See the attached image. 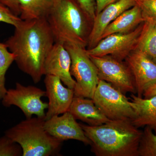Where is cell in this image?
I'll list each match as a JSON object with an SVG mask.
<instances>
[{"instance_id": "6da1fadb", "label": "cell", "mask_w": 156, "mask_h": 156, "mask_svg": "<svg viewBox=\"0 0 156 156\" xmlns=\"http://www.w3.org/2000/svg\"><path fill=\"white\" fill-rule=\"evenodd\" d=\"M14 27L13 35L5 44L19 69L37 83L44 76L45 58L55 43L48 20H22Z\"/></svg>"}, {"instance_id": "7a4b0ae2", "label": "cell", "mask_w": 156, "mask_h": 156, "mask_svg": "<svg viewBox=\"0 0 156 156\" xmlns=\"http://www.w3.org/2000/svg\"><path fill=\"white\" fill-rule=\"evenodd\" d=\"M80 125L96 156H138L143 131L131 120H110L96 126Z\"/></svg>"}, {"instance_id": "3957f363", "label": "cell", "mask_w": 156, "mask_h": 156, "mask_svg": "<svg viewBox=\"0 0 156 156\" xmlns=\"http://www.w3.org/2000/svg\"><path fill=\"white\" fill-rule=\"evenodd\" d=\"M47 20L55 43L87 48L93 21L75 0H61Z\"/></svg>"}, {"instance_id": "277c9868", "label": "cell", "mask_w": 156, "mask_h": 156, "mask_svg": "<svg viewBox=\"0 0 156 156\" xmlns=\"http://www.w3.org/2000/svg\"><path fill=\"white\" fill-rule=\"evenodd\" d=\"M44 118H26L6 131L5 135L17 143L23 156H50L58 154L62 145L46 131Z\"/></svg>"}, {"instance_id": "5b68a950", "label": "cell", "mask_w": 156, "mask_h": 156, "mask_svg": "<svg viewBox=\"0 0 156 156\" xmlns=\"http://www.w3.org/2000/svg\"><path fill=\"white\" fill-rule=\"evenodd\" d=\"M71 58L70 73L76 79L74 96L92 99L99 81L97 68L87 49L73 44H65Z\"/></svg>"}, {"instance_id": "8992f818", "label": "cell", "mask_w": 156, "mask_h": 156, "mask_svg": "<svg viewBox=\"0 0 156 156\" xmlns=\"http://www.w3.org/2000/svg\"><path fill=\"white\" fill-rule=\"evenodd\" d=\"M92 100L110 120H132L135 113L130 99L106 81L99 80Z\"/></svg>"}, {"instance_id": "52a82bcc", "label": "cell", "mask_w": 156, "mask_h": 156, "mask_svg": "<svg viewBox=\"0 0 156 156\" xmlns=\"http://www.w3.org/2000/svg\"><path fill=\"white\" fill-rule=\"evenodd\" d=\"M46 96V91L34 87L23 86L19 83L15 89L7 90L2 98L4 106L11 105L19 108L26 118H30L33 115L44 119L45 110L48 108V103L42 101V97Z\"/></svg>"}, {"instance_id": "ba28073f", "label": "cell", "mask_w": 156, "mask_h": 156, "mask_svg": "<svg viewBox=\"0 0 156 156\" xmlns=\"http://www.w3.org/2000/svg\"><path fill=\"white\" fill-rule=\"evenodd\" d=\"M99 80L106 81L124 94H136L134 78L127 63L111 56H90Z\"/></svg>"}, {"instance_id": "9c48e42d", "label": "cell", "mask_w": 156, "mask_h": 156, "mask_svg": "<svg viewBox=\"0 0 156 156\" xmlns=\"http://www.w3.org/2000/svg\"><path fill=\"white\" fill-rule=\"evenodd\" d=\"M143 24L128 33L114 34L108 36L101 39L94 48L87 49V53L89 56H111L122 61L134 50L142 30Z\"/></svg>"}, {"instance_id": "30bf717a", "label": "cell", "mask_w": 156, "mask_h": 156, "mask_svg": "<svg viewBox=\"0 0 156 156\" xmlns=\"http://www.w3.org/2000/svg\"><path fill=\"white\" fill-rule=\"evenodd\" d=\"M126 59L134 78L137 96L143 97L144 91L156 82V64L144 53L135 50Z\"/></svg>"}, {"instance_id": "8fae6325", "label": "cell", "mask_w": 156, "mask_h": 156, "mask_svg": "<svg viewBox=\"0 0 156 156\" xmlns=\"http://www.w3.org/2000/svg\"><path fill=\"white\" fill-rule=\"evenodd\" d=\"M44 83L46 96L49 100L45 121L68 111L74 97V92L73 89L64 87L61 80L56 76L45 75Z\"/></svg>"}, {"instance_id": "7c38bea8", "label": "cell", "mask_w": 156, "mask_h": 156, "mask_svg": "<svg viewBox=\"0 0 156 156\" xmlns=\"http://www.w3.org/2000/svg\"><path fill=\"white\" fill-rule=\"evenodd\" d=\"M44 128L50 135L62 142L75 140L86 145L91 144L80 125L69 112H66L60 116L55 115L45 120Z\"/></svg>"}, {"instance_id": "4fadbf2b", "label": "cell", "mask_w": 156, "mask_h": 156, "mask_svg": "<svg viewBox=\"0 0 156 156\" xmlns=\"http://www.w3.org/2000/svg\"><path fill=\"white\" fill-rule=\"evenodd\" d=\"M71 58L63 44L55 43L45 58L44 75L56 76L66 87L74 89L76 84L70 73Z\"/></svg>"}, {"instance_id": "5bb4252c", "label": "cell", "mask_w": 156, "mask_h": 156, "mask_svg": "<svg viewBox=\"0 0 156 156\" xmlns=\"http://www.w3.org/2000/svg\"><path fill=\"white\" fill-rule=\"evenodd\" d=\"M136 5V0H118L96 14L89 34L87 50L95 47L101 40L103 31L124 11Z\"/></svg>"}, {"instance_id": "9a60e30c", "label": "cell", "mask_w": 156, "mask_h": 156, "mask_svg": "<svg viewBox=\"0 0 156 156\" xmlns=\"http://www.w3.org/2000/svg\"><path fill=\"white\" fill-rule=\"evenodd\" d=\"M68 112L76 120H80L90 126H100L110 121L91 98L74 96Z\"/></svg>"}, {"instance_id": "2e32d148", "label": "cell", "mask_w": 156, "mask_h": 156, "mask_svg": "<svg viewBox=\"0 0 156 156\" xmlns=\"http://www.w3.org/2000/svg\"><path fill=\"white\" fill-rule=\"evenodd\" d=\"M130 97L135 113L131 122L137 128L149 127L156 134V95L144 98L131 93Z\"/></svg>"}, {"instance_id": "e0dca14e", "label": "cell", "mask_w": 156, "mask_h": 156, "mask_svg": "<svg viewBox=\"0 0 156 156\" xmlns=\"http://www.w3.org/2000/svg\"><path fill=\"white\" fill-rule=\"evenodd\" d=\"M145 21L142 12L137 5L123 12L105 29L101 39L112 34L130 32Z\"/></svg>"}, {"instance_id": "ac0fdd59", "label": "cell", "mask_w": 156, "mask_h": 156, "mask_svg": "<svg viewBox=\"0 0 156 156\" xmlns=\"http://www.w3.org/2000/svg\"><path fill=\"white\" fill-rule=\"evenodd\" d=\"M22 20L47 19L61 0H17Z\"/></svg>"}, {"instance_id": "d6986e66", "label": "cell", "mask_w": 156, "mask_h": 156, "mask_svg": "<svg viewBox=\"0 0 156 156\" xmlns=\"http://www.w3.org/2000/svg\"><path fill=\"white\" fill-rule=\"evenodd\" d=\"M134 50H138L156 64V24L145 21Z\"/></svg>"}, {"instance_id": "ffe728a7", "label": "cell", "mask_w": 156, "mask_h": 156, "mask_svg": "<svg viewBox=\"0 0 156 156\" xmlns=\"http://www.w3.org/2000/svg\"><path fill=\"white\" fill-rule=\"evenodd\" d=\"M14 58V54L9 51L5 44L0 43V99H2L7 92L5 75Z\"/></svg>"}, {"instance_id": "44dd1931", "label": "cell", "mask_w": 156, "mask_h": 156, "mask_svg": "<svg viewBox=\"0 0 156 156\" xmlns=\"http://www.w3.org/2000/svg\"><path fill=\"white\" fill-rule=\"evenodd\" d=\"M138 156H156V134L145 127L140 142Z\"/></svg>"}, {"instance_id": "7402d4cb", "label": "cell", "mask_w": 156, "mask_h": 156, "mask_svg": "<svg viewBox=\"0 0 156 156\" xmlns=\"http://www.w3.org/2000/svg\"><path fill=\"white\" fill-rule=\"evenodd\" d=\"M21 147L6 135L0 138V156H22Z\"/></svg>"}, {"instance_id": "603a6c76", "label": "cell", "mask_w": 156, "mask_h": 156, "mask_svg": "<svg viewBox=\"0 0 156 156\" xmlns=\"http://www.w3.org/2000/svg\"><path fill=\"white\" fill-rule=\"evenodd\" d=\"M145 21L156 24V0H136Z\"/></svg>"}, {"instance_id": "cb8c5ba5", "label": "cell", "mask_w": 156, "mask_h": 156, "mask_svg": "<svg viewBox=\"0 0 156 156\" xmlns=\"http://www.w3.org/2000/svg\"><path fill=\"white\" fill-rule=\"evenodd\" d=\"M22 21L19 16L14 14L11 9L0 2V22L5 23L14 27Z\"/></svg>"}, {"instance_id": "d4e9b609", "label": "cell", "mask_w": 156, "mask_h": 156, "mask_svg": "<svg viewBox=\"0 0 156 156\" xmlns=\"http://www.w3.org/2000/svg\"><path fill=\"white\" fill-rule=\"evenodd\" d=\"M84 12L93 21L96 15L95 0H75Z\"/></svg>"}, {"instance_id": "484cf974", "label": "cell", "mask_w": 156, "mask_h": 156, "mask_svg": "<svg viewBox=\"0 0 156 156\" xmlns=\"http://www.w3.org/2000/svg\"><path fill=\"white\" fill-rule=\"evenodd\" d=\"M0 2L11 9L16 15L20 16V11L17 0H0Z\"/></svg>"}, {"instance_id": "4316f807", "label": "cell", "mask_w": 156, "mask_h": 156, "mask_svg": "<svg viewBox=\"0 0 156 156\" xmlns=\"http://www.w3.org/2000/svg\"><path fill=\"white\" fill-rule=\"evenodd\" d=\"M118 0H95L96 2V14L101 12L104 9Z\"/></svg>"}, {"instance_id": "83f0119b", "label": "cell", "mask_w": 156, "mask_h": 156, "mask_svg": "<svg viewBox=\"0 0 156 156\" xmlns=\"http://www.w3.org/2000/svg\"><path fill=\"white\" fill-rule=\"evenodd\" d=\"M155 95H156V82L144 91L143 97L144 98H149Z\"/></svg>"}]
</instances>
